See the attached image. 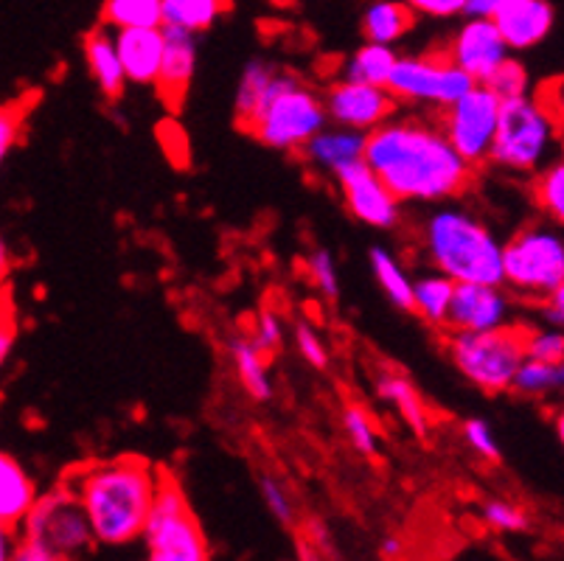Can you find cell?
<instances>
[{
  "label": "cell",
  "mask_w": 564,
  "mask_h": 561,
  "mask_svg": "<svg viewBox=\"0 0 564 561\" xmlns=\"http://www.w3.org/2000/svg\"><path fill=\"white\" fill-rule=\"evenodd\" d=\"M82 51H85L87 71L94 76L101 96L110 101L121 99V93L127 90V76L124 68H121V60H118L112 29H105V25H101V29L87 31L85 40H82Z\"/></svg>",
  "instance_id": "ffe728a7"
},
{
  "label": "cell",
  "mask_w": 564,
  "mask_h": 561,
  "mask_svg": "<svg viewBox=\"0 0 564 561\" xmlns=\"http://www.w3.org/2000/svg\"><path fill=\"white\" fill-rule=\"evenodd\" d=\"M564 281V230L533 223L502 241V287L528 303H542Z\"/></svg>",
  "instance_id": "8992f818"
},
{
  "label": "cell",
  "mask_w": 564,
  "mask_h": 561,
  "mask_svg": "<svg viewBox=\"0 0 564 561\" xmlns=\"http://www.w3.org/2000/svg\"><path fill=\"white\" fill-rule=\"evenodd\" d=\"M18 528H9L7 522H0V561H12L14 548H18Z\"/></svg>",
  "instance_id": "681fc988"
},
{
  "label": "cell",
  "mask_w": 564,
  "mask_h": 561,
  "mask_svg": "<svg viewBox=\"0 0 564 561\" xmlns=\"http://www.w3.org/2000/svg\"><path fill=\"white\" fill-rule=\"evenodd\" d=\"M491 20L509 51H528L547 40L556 23V12L551 0H511Z\"/></svg>",
  "instance_id": "ac0fdd59"
},
{
  "label": "cell",
  "mask_w": 564,
  "mask_h": 561,
  "mask_svg": "<svg viewBox=\"0 0 564 561\" xmlns=\"http://www.w3.org/2000/svg\"><path fill=\"white\" fill-rule=\"evenodd\" d=\"M556 382H558V390H564V359L556 365Z\"/></svg>",
  "instance_id": "9f6ffc18"
},
{
  "label": "cell",
  "mask_w": 564,
  "mask_h": 561,
  "mask_svg": "<svg viewBox=\"0 0 564 561\" xmlns=\"http://www.w3.org/2000/svg\"><path fill=\"white\" fill-rule=\"evenodd\" d=\"M18 339V315H14V303L9 295H0V370L9 363Z\"/></svg>",
  "instance_id": "b9f144b4"
},
{
  "label": "cell",
  "mask_w": 564,
  "mask_h": 561,
  "mask_svg": "<svg viewBox=\"0 0 564 561\" xmlns=\"http://www.w3.org/2000/svg\"><path fill=\"white\" fill-rule=\"evenodd\" d=\"M484 522L491 531L522 533L528 531V514L509 500H489L484 506Z\"/></svg>",
  "instance_id": "8d00e7d4"
},
{
  "label": "cell",
  "mask_w": 564,
  "mask_h": 561,
  "mask_svg": "<svg viewBox=\"0 0 564 561\" xmlns=\"http://www.w3.org/2000/svg\"><path fill=\"white\" fill-rule=\"evenodd\" d=\"M261 500H264L267 511L273 514L284 528H292V525H295V506H292L284 483L275 481V477L270 475L261 477Z\"/></svg>",
  "instance_id": "60d3db41"
},
{
  "label": "cell",
  "mask_w": 564,
  "mask_h": 561,
  "mask_svg": "<svg viewBox=\"0 0 564 561\" xmlns=\"http://www.w3.org/2000/svg\"><path fill=\"white\" fill-rule=\"evenodd\" d=\"M20 127H23V112L18 107H0V166L7 163L18 143Z\"/></svg>",
  "instance_id": "7bdbcfd3"
},
{
  "label": "cell",
  "mask_w": 564,
  "mask_h": 561,
  "mask_svg": "<svg viewBox=\"0 0 564 561\" xmlns=\"http://www.w3.org/2000/svg\"><path fill=\"white\" fill-rule=\"evenodd\" d=\"M449 60L464 71L469 79L484 85L497 65L509 60V45L497 31L495 20L489 18H469L458 31L453 34L447 48Z\"/></svg>",
  "instance_id": "5bb4252c"
},
{
  "label": "cell",
  "mask_w": 564,
  "mask_h": 561,
  "mask_svg": "<svg viewBox=\"0 0 564 561\" xmlns=\"http://www.w3.org/2000/svg\"><path fill=\"white\" fill-rule=\"evenodd\" d=\"M118 48V60L124 68L127 85L155 87L158 74H161L163 48V25H147V29H118L112 31Z\"/></svg>",
  "instance_id": "2e32d148"
},
{
  "label": "cell",
  "mask_w": 564,
  "mask_h": 561,
  "mask_svg": "<svg viewBox=\"0 0 564 561\" xmlns=\"http://www.w3.org/2000/svg\"><path fill=\"white\" fill-rule=\"evenodd\" d=\"M514 301L506 287L497 284H455L449 303V332H495L509 326Z\"/></svg>",
  "instance_id": "9a60e30c"
},
{
  "label": "cell",
  "mask_w": 564,
  "mask_h": 561,
  "mask_svg": "<svg viewBox=\"0 0 564 561\" xmlns=\"http://www.w3.org/2000/svg\"><path fill=\"white\" fill-rule=\"evenodd\" d=\"M275 65H270L267 60H250L242 71V79H239V90H236V123L245 130V123L253 118V112L259 110L261 99H264L267 87L275 76Z\"/></svg>",
  "instance_id": "f546056e"
},
{
  "label": "cell",
  "mask_w": 564,
  "mask_h": 561,
  "mask_svg": "<svg viewBox=\"0 0 564 561\" xmlns=\"http://www.w3.org/2000/svg\"><path fill=\"white\" fill-rule=\"evenodd\" d=\"M326 121L329 118L321 93L312 90L295 74L279 68L245 130L270 149L301 152L326 127Z\"/></svg>",
  "instance_id": "5b68a950"
},
{
  "label": "cell",
  "mask_w": 564,
  "mask_h": 561,
  "mask_svg": "<svg viewBox=\"0 0 564 561\" xmlns=\"http://www.w3.org/2000/svg\"><path fill=\"white\" fill-rule=\"evenodd\" d=\"M373 390H377V396L384 404H391L397 410L399 419L410 427V432H415L419 439H427L430 410L424 404L422 393L415 390V385L408 377H402L397 370H379L377 377H373Z\"/></svg>",
  "instance_id": "44dd1931"
},
{
  "label": "cell",
  "mask_w": 564,
  "mask_h": 561,
  "mask_svg": "<svg viewBox=\"0 0 564 561\" xmlns=\"http://www.w3.org/2000/svg\"><path fill=\"white\" fill-rule=\"evenodd\" d=\"M531 194L547 223L564 230V154H556L533 174Z\"/></svg>",
  "instance_id": "f1b7e54d"
},
{
  "label": "cell",
  "mask_w": 564,
  "mask_h": 561,
  "mask_svg": "<svg viewBox=\"0 0 564 561\" xmlns=\"http://www.w3.org/2000/svg\"><path fill=\"white\" fill-rule=\"evenodd\" d=\"M323 107H326V118L332 123L368 136L371 130H377L379 123L397 116L399 101L393 99L388 87L351 82L340 76L323 93Z\"/></svg>",
  "instance_id": "7c38bea8"
},
{
  "label": "cell",
  "mask_w": 564,
  "mask_h": 561,
  "mask_svg": "<svg viewBox=\"0 0 564 561\" xmlns=\"http://www.w3.org/2000/svg\"><path fill=\"white\" fill-rule=\"evenodd\" d=\"M419 250L430 270L455 284L502 287V241L464 205L441 203L419 225Z\"/></svg>",
  "instance_id": "3957f363"
},
{
  "label": "cell",
  "mask_w": 564,
  "mask_h": 561,
  "mask_svg": "<svg viewBox=\"0 0 564 561\" xmlns=\"http://www.w3.org/2000/svg\"><path fill=\"white\" fill-rule=\"evenodd\" d=\"M248 337L264 357H270V354H275L284 346V321L275 315L273 309H261L253 323V332Z\"/></svg>",
  "instance_id": "74e56055"
},
{
  "label": "cell",
  "mask_w": 564,
  "mask_h": 561,
  "mask_svg": "<svg viewBox=\"0 0 564 561\" xmlns=\"http://www.w3.org/2000/svg\"><path fill=\"white\" fill-rule=\"evenodd\" d=\"M397 48L382 43H368L360 45L343 65V79L351 82H368V85H382L388 87L393 68H397Z\"/></svg>",
  "instance_id": "484cf974"
},
{
  "label": "cell",
  "mask_w": 564,
  "mask_h": 561,
  "mask_svg": "<svg viewBox=\"0 0 564 561\" xmlns=\"http://www.w3.org/2000/svg\"><path fill=\"white\" fill-rule=\"evenodd\" d=\"M143 539L150 550L147 561H212L208 539L199 528V519L194 517L192 503L181 481L169 470H161L158 475V492Z\"/></svg>",
  "instance_id": "ba28073f"
},
{
  "label": "cell",
  "mask_w": 564,
  "mask_h": 561,
  "mask_svg": "<svg viewBox=\"0 0 564 561\" xmlns=\"http://www.w3.org/2000/svg\"><path fill=\"white\" fill-rule=\"evenodd\" d=\"M20 533L63 561H79L96 544L90 519H87L79 497L65 483L40 494L20 522Z\"/></svg>",
  "instance_id": "9c48e42d"
},
{
  "label": "cell",
  "mask_w": 564,
  "mask_h": 561,
  "mask_svg": "<svg viewBox=\"0 0 564 561\" xmlns=\"http://www.w3.org/2000/svg\"><path fill=\"white\" fill-rule=\"evenodd\" d=\"M37 497V483L23 470V463L0 450V522H7L9 528H20Z\"/></svg>",
  "instance_id": "7402d4cb"
},
{
  "label": "cell",
  "mask_w": 564,
  "mask_h": 561,
  "mask_svg": "<svg viewBox=\"0 0 564 561\" xmlns=\"http://www.w3.org/2000/svg\"><path fill=\"white\" fill-rule=\"evenodd\" d=\"M304 161L310 163L312 169H317L326 177H335L340 169L351 166V163L362 161L366 154V136L362 132L346 130V127H323L304 149Z\"/></svg>",
  "instance_id": "d6986e66"
},
{
  "label": "cell",
  "mask_w": 564,
  "mask_h": 561,
  "mask_svg": "<svg viewBox=\"0 0 564 561\" xmlns=\"http://www.w3.org/2000/svg\"><path fill=\"white\" fill-rule=\"evenodd\" d=\"M500 105L495 93L486 85H475L469 93H464L458 101L441 110L438 127L453 143L455 152L471 163L484 166L489 163L491 143H495L497 118H500Z\"/></svg>",
  "instance_id": "8fae6325"
},
{
  "label": "cell",
  "mask_w": 564,
  "mask_h": 561,
  "mask_svg": "<svg viewBox=\"0 0 564 561\" xmlns=\"http://www.w3.org/2000/svg\"><path fill=\"white\" fill-rule=\"evenodd\" d=\"M506 3H511V0H466V12L469 18H495L497 12H500Z\"/></svg>",
  "instance_id": "c3c4849f"
},
{
  "label": "cell",
  "mask_w": 564,
  "mask_h": 561,
  "mask_svg": "<svg viewBox=\"0 0 564 561\" xmlns=\"http://www.w3.org/2000/svg\"><path fill=\"white\" fill-rule=\"evenodd\" d=\"M542 306V317H545L547 326L564 328V281L553 290V295L547 301L540 303Z\"/></svg>",
  "instance_id": "bcb514c9"
},
{
  "label": "cell",
  "mask_w": 564,
  "mask_h": 561,
  "mask_svg": "<svg viewBox=\"0 0 564 561\" xmlns=\"http://www.w3.org/2000/svg\"><path fill=\"white\" fill-rule=\"evenodd\" d=\"M299 561H326L310 539H299Z\"/></svg>",
  "instance_id": "db71d44e"
},
{
  "label": "cell",
  "mask_w": 564,
  "mask_h": 561,
  "mask_svg": "<svg viewBox=\"0 0 564 561\" xmlns=\"http://www.w3.org/2000/svg\"><path fill=\"white\" fill-rule=\"evenodd\" d=\"M533 96L551 110V116L562 123L564 130V74L556 76V79L542 82L540 87H533Z\"/></svg>",
  "instance_id": "f6af8a7d"
},
{
  "label": "cell",
  "mask_w": 564,
  "mask_h": 561,
  "mask_svg": "<svg viewBox=\"0 0 564 561\" xmlns=\"http://www.w3.org/2000/svg\"><path fill=\"white\" fill-rule=\"evenodd\" d=\"M310 537L315 539V544L321 550L329 548V531H326V525L321 519H310Z\"/></svg>",
  "instance_id": "816d5d0a"
},
{
  "label": "cell",
  "mask_w": 564,
  "mask_h": 561,
  "mask_svg": "<svg viewBox=\"0 0 564 561\" xmlns=\"http://www.w3.org/2000/svg\"><path fill=\"white\" fill-rule=\"evenodd\" d=\"M379 553H382L384 559H399V555H402V539L384 537L382 542H379Z\"/></svg>",
  "instance_id": "f5cc1de1"
},
{
  "label": "cell",
  "mask_w": 564,
  "mask_h": 561,
  "mask_svg": "<svg viewBox=\"0 0 564 561\" xmlns=\"http://www.w3.org/2000/svg\"><path fill=\"white\" fill-rule=\"evenodd\" d=\"M511 390H517L520 396H547L551 390H558L556 382V365L540 363V359H522V365L517 368V377Z\"/></svg>",
  "instance_id": "836d02e7"
},
{
  "label": "cell",
  "mask_w": 564,
  "mask_h": 561,
  "mask_svg": "<svg viewBox=\"0 0 564 561\" xmlns=\"http://www.w3.org/2000/svg\"><path fill=\"white\" fill-rule=\"evenodd\" d=\"M562 154H564V130H562Z\"/></svg>",
  "instance_id": "680465c9"
},
{
  "label": "cell",
  "mask_w": 564,
  "mask_h": 561,
  "mask_svg": "<svg viewBox=\"0 0 564 561\" xmlns=\"http://www.w3.org/2000/svg\"><path fill=\"white\" fill-rule=\"evenodd\" d=\"M228 9L230 0H163V25L199 34L212 29Z\"/></svg>",
  "instance_id": "83f0119b"
},
{
  "label": "cell",
  "mask_w": 564,
  "mask_h": 561,
  "mask_svg": "<svg viewBox=\"0 0 564 561\" xmlns=\"http://www.w3.org/2000/svg\"><path fill=\"white\" fill-rule=\"evenodd\" d=\"M163 40H166V48H163L161 74H158L155 87L169 107H181L188 87H192L194 74H197V34L163 25Z\"/></svg>",
  "instance_id": "e0dca14e"
},
{
  "label": "cell",
  "mask_w": 564,
  "mask_h": 561,
  "mask_svg": "<svg viewBox=\"0 0 564 561\" xmlns=\"http://www.w3.org/2000/svg\"><path fill=\"white\" fill-rule=\"evenodd\" d=\"M228 352L236 379L245 388V393L253 401L273 399V379H270V370H267V357L250 343L248 334H236L228 343Z\"/></svg>",
  "instance_id": "cb8c5ba5"
},
{
  "label": "cell",
  "mask_w": 564,
  "mask_h": 561,
  "mask_svg": "<svg viewBox=\"0 0 564 561\" xmlns=\"http://www.w3.org/2000/svg\"><path fill=\"white\" fill-rule=\"evenodd\" d=\"M292 337H295V348L304 357V363H310L315 370H323L329 365V348L323 343V337L317 334V328L312 323L299 321L292 328Z\"/></svg>",
  "instance_id": "f35d334b"
},
{
  "label": "cell",
  "mask_w": 564,
  "mask_h": 561,
  "mask_svg": "<svg viewBox=\"0 0 564 561\" xmlns=\"http://www.w3.org/2000/svg\"><path fill=\"white\" fill-rule=\"evenodd\" d=\"M12 561H63V559L51 553V550L40 548V544L29 542V539H18V548H14Z\"/></svg>",
  "instance_id": "7dc6e473"
},
{
  "label": "cell",
  "mask_w": 564,
  "mask_h": 561,
  "mask_svg": "<svg viewBox=\"0 0 564 561\" xmlns=\"http://www.w3.org/2000/svg\"><path fill=\"white\" fill-rule=\"evenodd\" d=\"M464 441L471 452L484 461H500V444L486 419H466L464 421Z\"/></svg>",
  "instance_id": "ab89813d"
},
{
  "label": "cell",
  "mask_w": 564,
  "mask_h": 561,
  "mask_svg": "<svg viewBox=\"0 0 564 561\" xmlns=\"http://www.w3.org/2000/svg\"><path fill=\"white\" fill-rule=\"evenodd\" d=\"M491 93H495L500 101H511V99H520V96H528L533 90L531 85V74L528 68L522 65L520 60H506L502 65H497L495 74L484 82Z\"/></svg>",
  "instance_id": "d6a6232c"
},
{
  "label": "cell",
  "mask_w": 564,
  "mask_h": 561,
  "mask_svg": "<svg viewBox=\"0 0 564 561\" xmlns=\"http://www.w3.org/2000/svg\"><path fill=\"white\" fill-rule=\"evenodd\" d=\"M415 12L404 0H373L362 12V34L368 43L397 45L413 31Z\"/></svg>",
  "instance_id": "603a6c76"
},
{
  "label": "cell",
  "mask_w": 564,
  "mask_h": 561,
  "mask_svg": "<svg viewBox=\"0 0 564 561\" xmlns=\"http://www.w3.org/2000/svg\"><path fill=\"white\" fill-rule=\"evenodd\" d=\"M343 430H346V439L354 450L366 457L379 455V432L373 427V419L368 416L366 408L360 404H346L343 408Z\"/></svg>",
  "instance_id": "1f68e13d"
},
{
  "label": "cell",
  "mask_w": 564,
  "mask_h": 561,
  "mask_svg": "<svg viewBox=\"0 0 564 561\" xmlns=\"http://www.w3.org/2000/svg\"><path fill=\"white\" fill-rule=\"evenodd\" d=\"M161 470L147 457L121 455L76 466L65 486L79 497L96 544H130L143 537Z\"/></svg>",
  "instance_id": "7a4b0ae2"
},
{
  "label": "cell",
  "mask_w": 564,
  "mask_h": 561,
  "mask_svg": "<svg viewBox=\"0 0 564 561\" xmlns=\"http://www.w3.org/2000/svg\"><path fill=\"white\" fill-rule=\"evenodd\" d=\"M371 270L384 298L402 312H413V276L404 270L397 253L384 247H371Z\"/></svg>",
  "instance_id": "4316f807"
},
{
  "label": "cell",
  "mask_w": 564,
  "mask_h": 561,
  "mask_svg": "<svg viewBox=\"0 0 564 561\" xmlns=\"http://www.w3.org/2000/svg\"><path fill=\"white\" fill-rule=\"evenodd\" d=\"M528 326H502L495 332H449L447 354L460 377L484 393L511 390L517 368L525 359Z\"/></svg>",
  "instance_id": "52a82bcc"
},
{
  "label": "cell",
  "mask_w": 564,
  "mask_h": 561,
  "mask_svg": "<svg viewBox=\"0 0 564 561\" xmlns=\"http://www.w3.org/2000/svg\"><path fill=\"white\" fill-rule=\"evenodd\" d=\"M337 183L346 203L348 214L362 225H371L377 230H393L402 223V203L382 185V180L366 166V161H357L351 166L340 169L332 177Z\"/></svg>",
  "instance_id": "4fadbf2b"
},
{
  "label": "cell",
  "mask_w": 564,
  "mask_h": 561,
  "mask_svg": "<svg viewBox=\"0 0 564 561\" xmlns=\"http://www.w3.org/2000/svg\"><path fill=\"white\" fill-rule=\"evenodd\" d=\"M455 281L441 272L427 270L413 278V315L422 317L427 326L447 328L449 303H453Z\"/></svg>",
  "instance_id": "d4e9b609"
},
{
  "label": "cell",
  "mask_w": 564,
  "mask_h": 561,
  "mask_svg": "<svg viewBox=\"0 0 564 561\" xmlns=\"http://www.w3.org/2000/svg\"><path fill=\"white\" fill-rule=\"evenodd\" d=\"M525 357L558 365L564 359V328H531L525 337Z\"/></svg>",
  "instance_id": "d590c367"
},
{
  "label": "cell",
  "mask_w": 564,
  "mask_h": 561,
  "mask_svg": "<svg viewBox=\"0 0 564 561\" xmlns=\"http://www.w3.org/2000/svg\"><path fill=\"white\" fill-rule=\"evenodd\" d=\"M273 3H279V7H290V3H295V0H273Z\"/></svg>",
  "instance_id": "6f0895ef"
},
{
  "label": "cell",
  "mask_w": 564,
  "mask_h": 561,
  "mask_svg": "<svg viewBox=\"0 0 564 561\" xmlns=\"http://www.w3.org/2000/svg\"><path fill=\"white\" fill-rule=\"evenodd\" d=\"M12 250H9V245L3 241V236H0V290L7 287V278L12 276Z\"/></svg>",
  "instance_id": "f907efd6"
},
{
  "label": "cell",
  "mask_w": 564,
  "mask_h": 561,
  "mask_svg": "<svg viewBox=\"0 0 564 561\" xmlns=\"http://www.w3.org/2000/svg\"><path fill=\"white\" fill-rule=\"evenodd\" d=\"M410 9L424 18H433V20H449V18H458V14L466 12V0H404Z\"/></svg>",
  "instance_id": "ee69618b"
},
{
  "label": "cell",
  "mask_w": 564,
  "mask_h": 561,
  "mask_svg": "<svg viewBox=\"0 0 564 561\" xmlns=\"http://www.w3.org/2000/svg\"><path fill=\"white\" fill-rule=\"evenodd\" d=\"M306 276H310L312 287L321 292L326 301H335L340 295V272H337L335 256L326 247H317L306 256Z\"/></svg>",
  "instance_id": "e575fe53"
},
{
  "label": "cell",
  "mask_w": 564,
  "mask_h": 561,
  "mask_svg": "<svg viewBox=\"0 0 564 561\" xmlns=\"http://www.w3.org/2000/svg\"><path fill=\"white\" fill-rule=\"evenodd\" d=\"M366 166L402 205H441L464 197L475 169L455 152L430 116H393L366 136Z\"/></svg>",
  "instance_id": "6da1fadb"
},
{
  "label": "cell",
  "mask_w": 564,
  "mask_h": 561,
  "mask_svg": "<svg viewBox=\"0 0 564 561\" xmlns=\"http://www.w3.org/2000/svg\"><path fill=\"white\" fill-rule=\"evenodd\" d=\"M553 424H556V435H558V441H562V446H564V408L558 410L556 421H553Z\"/></svg>",
  "instance_id": "11a10c76"
},
{
  "label": "cell",
  "mask_w": 564,
  "mask_h": 561,
  "mask_svg": "<svg viewBox=\"0 0 564 561\" xmlns=\"http://www.w3.org/2000/svg\"><path fill=\"white\" fill-rule=\"evenodd\" d=\"M562 152V123L551 116L533 90L502 101L489 163L517 177H533Z\"/></svg>",
  "instance_id": "277c9868"
},
{
  "label": "cell",
  "mask_w": 564,
  "mask_h": 561,
  "mask_svg": "<svg viewBox=\"0 0 564 561\" xmlns=\"http://www.w3.org/2000/svg\"><path fill=\"white\" fill-rule=\"evenodd\" d=\"M478 85L447 56V51H422V54H399L397 68L388 79V90L399 105L447 110L464 93Z\"/></svg>",
  "instance_id": "30bf717a"
},
{
  "label": "cell",
  "mask_w": 564,
  "mask_h": 561,
  "mask_svg": "<svg viewBox=\"0 0 564 561\" xmlns=\"http://www.w3.org/2000/svg\"><path fill=\"white\" fill-rule=\"evenodd\" d=\"M101 20L112 31L163 25V0H105Z\"/></svg>",
  "instance_id": "4dcf8cb0"
}]
</instances>
